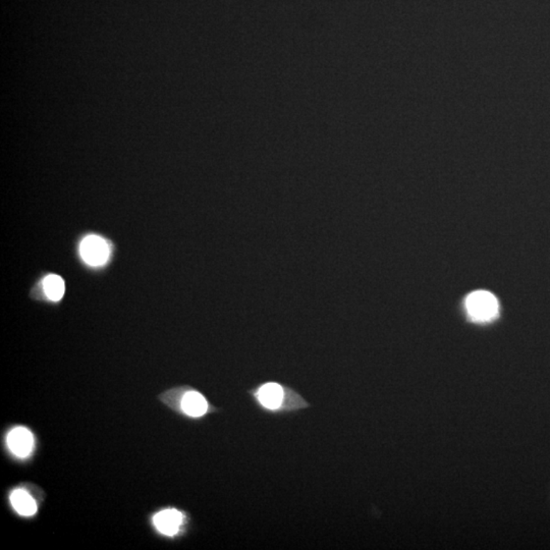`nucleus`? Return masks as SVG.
Wrapping results in <instances>:
<instances>
[{
	"mask_svg": "<svg viewBox=\"0 0 550 550\" xmlns=\"http://www.w3.org/2000/svg\"><path fill=\"white\" fill-rule=\"evenodd\" d=\"M183 519L182 512L173 509H164L155 514L153 523L161 534L173 536L180 530Z\"/></svg>",
	"mask_w": 550,
	"mask_h": 550,
	"instance_id": "nucleus-4",
	"label": "nucleus"
},
{
	"mask_svg": "<svg viewBox=\"0 0 550 550\" xmlns=\"http://www.w3.org/2000/svg\"><path fill=\"white\" fill-rule=\"evenodd\" d=\"M43 289L49 300L58 302L65 295V281L58 275L49 274L44 279Z\"/></svg>",
	"mask_w": 550,
	"mask_h": 550,
	"instance_id": "nucleus-8",
	"label": "nucleus"
},
{
	"mask_svg": "<svg viewBox=\"0 0 550 550\" xmlns=\"http://www.w3.org/2000/svg\"><path fill=\"white\" fill-rule=\"evenodd\" d=\"M284 396V389L277 383H266L258 390L261 405L270 410H276L283 405Z\"/></svg>",
	"mask_w": 550,
	"mask_h": 550,
	"instance_id": "nucleus-5",
	"label": "nucleus"
},
{
	"mask_svg": "<svg viewBox=\"0 0 550 550\" xmlns=\"http://www.w3.org/2000/svg\"><path fill=\"white\" fill-rule=\"evenodd\" d=\"M466 307L470 316L477 321L491 320L498 312L497 298L486 291L470 293L466 300Z\"/></svg>",
	"mask_w": 550,
	"mask_h": 550,
	"instance_id": "nucleus-1",
	"label": "nucleus"
},
{
	"mask_svg": "<svg viewBox=\"0 0 550 550\" xmlns=\"http://www.w3.org/2000/svg\"><path fill=\"white\" fill-rule=\"evenodd\" d=\"M80 254L85 262L90 266H102L109 258V244L103 237L91 234L82 241Z\"/></svg>",
	"mask_w": 550,
	"mask_h": 550,
	"instance_id": "nucleus-2",
	"label": "nucleus"
},
{
	"mask_svg": "<svg viewBox=\"0 0 550 550\" xmlns=\"http://www.w3.org/2000/svg\"><path fill=\"white\" fill-rule=\"evenodd\" d=\"M8 446L16 457L26 458L33 450L34 438L27 428L16 427L9 433Z\"/></svg>",
	"mask_w": 550,
	"mask_h": 550,
	"instance_id": "nucleus-3",
	"label": "nucleus"
},
{
	"mask_svg": "<svg viewBox=\"0 0 550 550\" xmlns=\"http://www.w3.org/2000/svg\"><path fill=\"white\" fill-rule=\"evenodd\" d=\"M11 502L15 511L21 516L31 517L38 509L36 500L25 489H16L11 492Z\"/></svg>",
	"mask_w": 550,
	"mask_h": 550,
	"instance_id": "nucleus-6",
	"label": "nucleus"
},
{
	"mask_svg": "<svg viewBox=\"0 0 550 550\" xmlns=\"http://www.w3.org/2000/svg\"><path fill=\"white\" fill-rule=\"evenodd\" d=\"M183 412L191 417H200L208 411V403L205 397L195 390H189L183 394L182 401Z\"/></svg>",
	"mask_w": 550,
	"mask_h": 550,
	"instance_id": "nucleus-7",
	"label": "nucleus"
}]
</instances>
